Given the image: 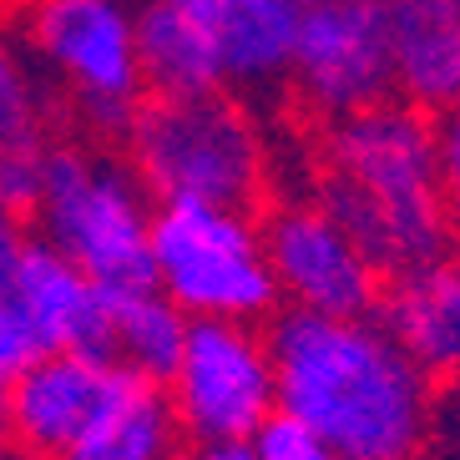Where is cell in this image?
<instances>
[{
  "mask_svg": "<svg viewBox=\"0 0 460 460\" xmlns=\"http://www.w3.org/2000/svg\"><path fill=\"white\" fill-rule=\"evenodd\" d=\"M0 460H15V450H11V440L0 435Z\"/></svg>",
  "mask_w": 460,
  "mask_h": 460,
  "instance_id": "obj_24",
  "label": "cell"
},
{
  "mask_svg": "<svg viewBox=\"0 0 460 460\" xmlns=\"http://www.w3.org/2000/svg\"><path fill=\"white\" fill-rule=\"evenodd\" d=\"M132 46H137V76L152 96H208L223 92V61L217 46L198 21L182 11L152 0L132 15Z\"/></svg>",
  "mask_w": 460,
  "mask_h": 460,
  "instance_id": "obj_16",
  "label": "cell"
},
{
  "mask_svg": "<svg viewBox=\"0 0 460 460\" xmlns=\"http://www.w3.org/2000/svg\"><path fill=\"white\" fill-rule=\"evenodd\" d=\"M298 96L324 117H349L390 102V46L379 0H304L288 51Z\"/></svg>",
  "mask_w": 460,
  "mask_h": 460,
  "instance_id": "obj_8",
  "label": "cell"
},
{
  "mask_svg": "<svg viewBox=\"0 0 460 460\" xmlns=\"http://www.w3.org/2000/svg\"><path fill=\"white\" fill-rule=\"evenodd\" d=\"M273 405L339 460H420L435 430V379L375 319L288 309L263 334Z\"/></svg>",
  "mask_w": 460,
  "mask_h": 460,
  "instance_id": "obj_1",
  "label": "cell"
},
{
  "mask_svg": "<svg viewBox=\"0 0 460 460\" xmlns=\"http://www.w3.org/2000/svg\"><path fill=\"white\" fill-rule=\"evenodd\" d=\"M41 127H46L41 82L31 76V61L21 56V46L0 31V147L41 142Z\"/></svg>",
  "mask_w": 460,
  "mask_h": 460,
  "instance_id": "obj_18",
  "label": "cell"
},
{
  "mask_svg": "<svg viewBox=\"0 0 460 460\" xmlns=\"http://www.w3.org/2000/svg\"><path fill=\"white\" fill-rule=\"evenodd\" d=\"M248 440H253L258 460H339L334 450L309 430V425H298L294 415H284V410H273Z\"/></svg>",
  "mask_w": 460,
  "mask_h": 460,
  "instance_id": "obj_20",
  "label": "cell"
},
{
  "mask_svg": "<svg viewBox=\"0 0 460 460\" xmlns=\"http://www.w3.org/2000/svg\"><path fill=\"white\" fill-rule=\"evenodd\" d=\"M31 233L11 217H0V304L15 298V273H21V253H26Z\"/></svg>",
  "mask_w": 460,
  "mask_h": 460,
  "instance_id": "obj_21",
  "label": "cell"
},
{
  "mask_svg": "<svg viewBox=\"0 0 460 460\" xmlns=\"http://www.w3.org/2000/svg\"><path fill=\"white\" fill-rule=\"evenodd\" d=\"M152 284L188 319L258 324L279 304L258 223L238 208H157L152 213Z\"/></svg>",
  "mask_w": 460,
  "mask_h": 460,
  "instance_id": "obj_5",
  "label": "cell"
},
{
  "mask_svg": "<svg viewBox=\"0 0 460 460\" xmlns=\"http://www.w3.org/2000/svg\"><path fill=\"white\" fill-rule=\"evenodd\" d=\"M107 309V359L122 365L127 375L167 385L182 339H188V314L157 284H127V288H102Z\"/></svg>",
  "mask_w": 460,
  "mask_h": 460,
  "instance_id": "obj_17",
  "label": "cell"
},
{
  "mask_svg": "<svg viewBox=\"0 0 460 460\" xmlns=\"http://www.w3.org/2000/svg\"><path fill=\"white\" fill-rule=\"evenodd\" d=\"M167 405L192 440L253 435L273 415V365L253 324L192 319L182 354L167 375Z\"/></svg>",
  "mask_w": 460,
  "mask_h": 460,
  "instance_id": "obj_7",
  "label": "cell"
},
{
  "mask_svg": "<svg viewBox=\"0 0 460 460\" xmlns=\"http://www.w3.org/2000/svg\"><path fill=\"white\" fill-rule=\"evenodd\" d=\"M41 182H46L41 142H11V147H0V217H11V223L36 217Z\"/></svg>",
  "mask_w": 460,
  "mask_h": 460,
  "instance_id": "obj_19",
  "label": "cell"
},
{
  "mask_svg": "<svg viewBox=\"0 0 460 460\" xmlns=\"http://www.w3.org/2000/svg\"><path fill=\"white\" fill-rule=\"evenodd\" d=\"M122 365L96 354H41L36 365L11 375L5 440L31 460H61V450L92 425Z\"/></svg>",
  "mask_w": 460,
  "mask_h": 460,
  "instance_id": "obj_10",
  "label": "cell"
},
{
  "mask_svg": "<svg viewBox=\"0 0 460 460\" xmlns=\"http://www.w3.org/2000/svg\"><path fill=\"white\" fill-rule=\"evenodd\" d=\"M258 238H263L273 288L279 298H288V309L329 314V319L375 314L379 273L319 203L279 208L269 228H258Z\"/></svg>",
  "mask_w": 460,
  "mask_h": 460,
  "instance_id": "obj_9",
  "label": "cell"
},
{
  "mask_svg": "<svg viewBox=\"0 0 460 460\" xmlns=\"http://www.w3.org/2000/svg\"><path fill=\"white\" fill-rule=\"evenodd\" d=\"M41 243H51L96 288L152 284V203L132 167L86 147L46 152Z\"/></svg>",
  "mask_w": 460,
  "mask_h": 460,
  "instance_id": "obj_4",
  "label": "cell"
},
{
  "mask_svg": "<svg viewBox=\"0 0 460 460\" xmlns=\"http://www.w3.org/2000/svg\"><path fill=\"white\" fill-rule=\"evenodd\" d=\"M132 177L163 203L248 213L263 192V137L233 96H152L127 122Z\"/></svg>",
  "mask_w": 460,
  "mask_h": 460,
  "instance_id": "obj_3",
  "label": "cell"
},
{
  "mask_svg": "<svg viewBox=\"0 0 460 460\" xmlns=\"http://www.w3.org/2000/svg\"><path fill=\"white\" fill-rule=\"evenodd\" d=\"M15 304L26 314L41 354H96L107 359V309L102 288L71 269L51 243L31 238L15 273Z\"/></svg>",
  "mask_w": 460,
  "mask_h": 460,
  "instance_id": "obj_11",
  "label": "cell"
},
{
  "mask_svg": "<svg viewBox=\"0 0 460 460\" xmlns=\"http://www.w3.org/2000/svg\"><path fill=\"white\" fill-rule=\"evenodd\" d=\"M385 334L410 354V365L430 379H450L460 365V279L456 263H425V269L394 273L390 288H379L375 314Z\"/></svg>",
  "mask_w": 460,
  "mask_h": 460,
  "instance_id": "obj_13",
  "label": "cell"
},
{
  "mask_svg": "<svg viewBox=\"0 0 460 460\" xmlns=\"http://www.w3.org/2000/svg\"><path fill=\"white\" fill-rule=\"evenodd\" d=\"M26 36L41 61L71 86L86 122L127 132L142 76H137L132 11L122 0H31Z\"/></svg>",
  "mask_w": 460,
  "mask_h": 460,
  "instance_id": "obj_6",
  "label": "cell"
},
{
  "mask_svg": "<svg viewBox=\"0 0 460 460\" xmlns=\"http://www.w3.org/2000/svg\"><path fill=\"white\" fill-rule=\"evenodd\" d=\"M390 82L420 111H450L460 96V0H379Z\"/></svg>",
  "mask_w": 460,
  "mask_h": 460,
  "instance_id": "obj_12",
  "label": "cell"
},
{
  "mask_svg": "<svg viewBox=\"0 0 460 460\" xmlns=\"http://www.w3.org/2000/svg\"><path fill=\"white\" fill-rule=\"evenodd\" d=\"M213 36L223 86H273L288 76V51L304 0H163Z\"/></svg>",
  "mask_w": 460,
  "mask_h": 460,
  "instance_id": "obj_14",
  "label": "cell"
},
{
  "mask_svg": "<svg viewBox=\"0 0 460 460\" xmlns=\"http://www.w3.org/2000/svg\"><path fill=\"white\" fill-rule=\"evenodd\" d=\"M172 446L177 420L167 390L122 369L92 425L61 450V460H172Z\"/></svg>",
  "mask_w": 460,
  "mask_h": 460,
  "instance_id": "obj_15",
  "label": "cell"
},
{
  "mask_svg": "<svg viewBox=\"0 0 460 460\" xmlns=\"http://www.w3.org/2000/svg\"><path fill=\"white\" fill-rule=\"evenodd\" d=\"M319 208L369 258L379 279L440 263L450 248V182L435 157L430 111L375 102L334 117Z\"/></svg>",
  "mask_w": 460,
  "mask_h": 460,
  "instance_id": "obj_2",
  "label": "cell"
},
{
  "mask_svg": "<svg viewBox=\"0 0 460 460\" xmlns=\"http://www.w3.org/2000/svg\"><path fill=\"white\" fill-rule=\"evenodd\" d=\"M5 410H11V375H0V435H5Z\"/></svg>",
  "mask_w": 460,
  "mask_h": 460,
  "instance_id": "obj_23",
  "label": "cell"
},
{
  "mask_svg": "<svg viewBox=\"0 0 460 460\" xmlns=\"http://www.w3.org/2000/svg\"><path fill=\"white\" fill-rule=\"evenodd\" d=\"M192 460H258L248 435H223V440H198Z\"/></svg>",
  "mask_w": 460,
  "mask_h": 460,
  "instance_id": "obj_22",
  "label": "cell"
}]
</instances>
